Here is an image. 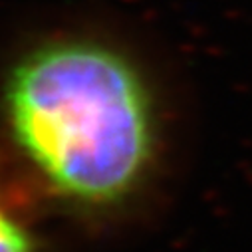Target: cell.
Segmentation results:
<instances>
[{
	"label": "cell",
	"instance_id": "obj_1",
	"mask_svg": "<svg viewBox=\"0 0 252 252\" xmlns=\"http://www.w3.org/2000/svg\"><path fill=\"white\" fill-rule=\"evenodd\" d=\"M8 123L22 153L56 193L115 205L139 185L155 153V109L131 60L92 40L28 54L6 86Z\"/></svg>",
	"mask_w": 252,
	"mask_h": 252
},
{
	"label": "cell",
	"instance_id": "obj_2",
	"mask_svg": "<svg viewBox=\"0 0 252 252\" xmlns=\"http://www.w3.org/2000/svg\"><path fill=\"white\" fill-rule=\"evenodd\" d=\"M0 252H36L30 234L4 211L2 205H0Z\"/></svg>",
	"mask_w": 252,
	"mask_h": 252
}]
</instances>
